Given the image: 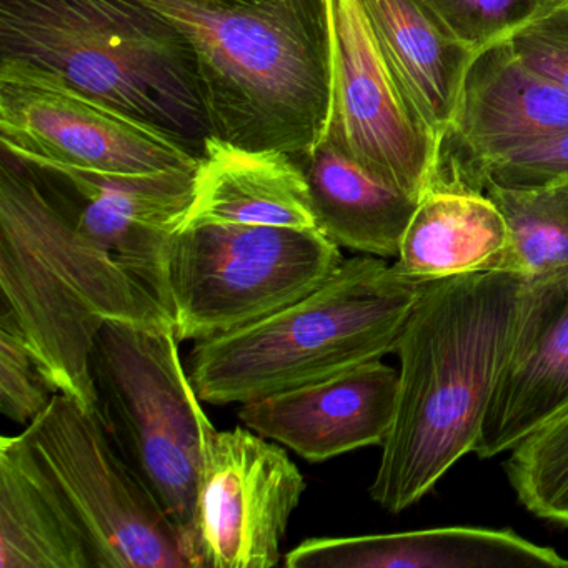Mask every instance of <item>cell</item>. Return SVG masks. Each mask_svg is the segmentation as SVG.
Wrapping results in <instances>:
<instances>
[{
  "label": "cell",
  "mask_w": 568,
  "mask_h": 568,
  "mask_svg": "<svg viewBox=\"0 0 568 568\" xmlns=\"http://www.w3.org/2000/svg\"><path fill=\"white\" fill-rule=\"evenodd\" d=\"M524 284V275L501 271L425 282L395 351L397 410L371 485L385 510L412 507L474 452Z\"/></svg>",
  "instance_id": "1"
},
{
  "label": "cell",
  "mask_w": 568,
  "mask_h": 568,
  "mask_svg": "<svg viewBox=\"0 0 568 568\" xmlns=\"http://www.w3.org/2000/svg\"><path fill=\"white\" fill-rule=\"evenodd\" d=\"M182 36L212 138L302 155L331 102L327 0H128Z\"/></svg>",
  "instance_id": "2"
},
{
  "label": "cell",
  "mask_w": 568,
  "mask_h": 568,
  "mask_svg": "<svg viewBox=\"0 0 568 568\" xmlns=\"http://www.w3.org/2000/svg\"><path fill=\"white\" fill-rule=\"evenodd\" d=\"M0 154V312L16 322L59 394L98 412L89 361L102 325L169 317L75 231L21 159Z\"/></svg>",
  "instance_id": "3"
},
{
  "label": "cell",
  "mask_w": 568,
  "mask_h": 568,
  "mask_svg": "<svg viewBox=\"0 0 568 568\" xmlns=\"http://www.w3.org/2000/svg\"><path fill=\"white\" fill-rule=\"evenodd\" d=\"M424 287L382 257L347 258L301 301L195 342L189 377L202 402L242 405L381 361L397 351Z\"/></svg>",
  "instance_id": "4"
},
{
  "label": "cell",
  "mask_w": 568,
  "mask_h": 568,
  "mask_svg": "<svg viewBox=\"0 0 568 568\" xmlns=\"http://www.w3.org/2000/svg\"><path fill=\"white\" fill-rule=\"evenodd\" d=\"M0 59L48 69L197 158L212 135L187 42L128 0H0Z\"/></svg>",
  "instance_id": "5"
},
{
  "label": "cell",
  "mask_w": 568,
  "mask_h": 568,
  "mask_svg": "<svg viewBox=\"0 0 568 568\" xmlns=\"http://www.w3.org/2000/svg\"><path fill=\"white\" fill-rule=\"evenodd\" d=\"M169 321H112L91 351L98 414L184 540L207 435L214 430Z\"/></svg>",
  "instance_id": "6"
},
{
  "label": "cell",
  "mask_w": 568,
  "mask_h": 568,
  "mask_svg": "<svg viewBox=\"0 0 568 568\" xmlns=\"http://www.w3.org/2000/svg\"><path fill=\"white\" fill-rule=\"evenodd\" d=\"M342 262L318 229L184 225L169 244L165 311L179 341L217 337L301 301Z\"/></svg>",
  "instance_id": "7"
},
{
  "label": "cell",
  "mask_w": 568,
  "mask_h": 568,
  "mask_svg": "<svg viewBox=\"0 0 568 568\" xmlns=\"http://www.w3.org/2000/svg\"><path fill=\"white\" fill-rule=\"evenodd\" d=\"M22 437L84 535L94 568H189L178 527L98 412L58 394Z\"/></svg>",
  "instance_id": "8"
},
{
  "label": "cell",
  "mask_w": 568,
  "mask_h": 568,
  "mask_svg": "<svg viewBox=\"0 0 568 568\" xmlns=\"http://www.w3.org/2000/svg\"><path fill=\"white\" fill-rule=\"evenodd\" d=\"M0 151L108 174L194 171L169 132L104 104L48 69L0 59Z\"/></svg>",
  "instance_id": "9"
},
{
  "label": "cell",
  "mask_w": 568,
  "mask_h": 568,
  "mask_svg": "<svg viewBox=\"0 0 568 568\" xmlns=\"http://www.w3.org/2000/svg\"><path fill=\"white\" fill-rule=\"evenodd\" d=\"M331 102L321 139L368 174L422 199L438 141L388 65L358 0H327Z\"/></svg>",
  "instance_id": "10"
},
{
  "label": "cell",
  "mask_w": 568,
  "mask_h": 568,
  "mask_svg": "<svg viewBox=\"0 0 568 568\" xmlns=\"http://www.w3.org/2000/svg\"><path fill=\"white\" fill-rule=\"evenodd\" d=\"M307 484L284 445L248 427L207 435L191 527L189 568H274Z\"/></svg>",
  "instance_id": "11"
},
{
  "label": "cell",
  "mask_w": 568,
  "mask_h": 568,
  "mask_svg": "<svg viewBox=\"0 0 568 568\" xmlns=\"http://www.w3.org/2000/svg\"><path fill=\"white\" fill-rule=\"evenodd\" d=\"M21 161L75 231L105 252L168 315L169 244L191 205L197 168L108 174L38 159Z\"/></svg>",
  "instance_id": "12"
},
{
  "label": "cell",
  "mask_w": 568,
  "mask_h": 568,
  "mask_svg": "<svg viewBox=\"0 0 568 568\" xmlns=\"http://www.w3.org/2000/svg\"><path fill=\"white\" fill-rule=\"evenodd\" d=\"M564 132L568 89L528 68L510 41L491 45L465 75L457 112L438 142L430 191L484 194L491 169Z\"/></svg>",
  "instance_id": "13"
},
{
  "label": "cell",
  "mask_w": 568,
  "mask_h": 568,
  "mask_svg": "<svg viewBox=\"0 0 568 568\" xmlns=\"http://www.w3.org/2000/svg\"><path fill=\"white\" fill-rule=\"evenodd\" d=\"M568 408V264L525 277L517 321L474 452L494 458Z\"/></svg>",
  "instance_id": "14"
},
{
  "label": "cell",
  "mask_w": 568,
  "mask_h": 568,
  "mask_svg": "<svg viewBox=\"0 0 568 568\" xmlns=\"http://www.w3.org/2000/svg\"><path fill=\"white\" fill-rule=\"evenodd\" d=\"M398 371L372 361L315 384L241 405L239 420L317 464L384 445L397 410Z\"/></svg>",
  "instance_id": "15"
},
{
  "label": "cell",
  "mask_w": 568,
  "mask_h": 568,
  "mask_svg": "<svg viewBox=\"0 0 568 568\" xmlns=\"http://www.w3.org/2000/svg\"><path fill=\"white\" fill-rule=\"evenodd\" d=\"M282 565L288 568H568V558L511 530L448 527L307 538L284 555Z\"/></svg>",
  "instance_id": "16"
},
{
  "label": "cell",
  "mask_w": 568,
  "mask_h": 568,
  "mask_svg": "<svg viewBox=\"0 0 568 568\" xmlns=\"http://www.w3.org/2000/svg\"><path fill=\"white\" fill-rule=\"evenodd\" d=\"M245 224L318 229L297 159L207 138L199 155L184 225Z\"/></svg>",
  "instance_id": "17"
},
{
  "label": "cell",
  "mask_w": 568,
  "mask_h": 568,
  "mask_svg": "<svg viewBox=\"0 0 568 568\" xmlns=\"http://www.w3.org/2000/svg\"><path fill=\"white\" fill-rule=\"evenodd\" d=\"M304 169L318 231L338 247L398 257L420 199L368 174L324 139L294 155Z\"/></svg>",
  "instance_id": "18"
},
{
  "label": "cell",
  "mask_w": 568,
  "mask_h": 568,
  "mask_svg": "<svg viewBox=\"0 0 568 568\" xmlns=\"http://www.w3.org/2000/svg\"><path fill=\"white\" fill-rule=\"evenodd\" d=\"M358 2L388 65L440 142L478 54L448 36L424 0Z\"/></svg>",
  "instance_id": "19"
},
{
  "label": "cell",
  "mask_w": 568,
  "mask_h": 568,
  "mask_svg": "<svg viewBox=\"0 0 568 568\" xmlns=\"http://www.w3.org/2000/svg\"><path fill=\"white\" fill-rule=\"evenodd\" d=\"M0 568H94L84 535L22 434L0 438Z\"/></svg>",
  "instance_id": "20"
},
{
  "label": "cell",
  "mask_w": 568,
  "mask_h": 568,
  "mask_svg": "<svg viewBox=\"0 0 568 568\" xmlns=\"http://www.w3.org/2000/svg\"><path fill=\"white\" fill-rule=\"evenodd\" d=\"M507 245V222L487 195L430 191L405 231L394 267L418 282L494 271Z\"/></svg>",
  "instance_id": "21"
},
{
  "label": "cell",
  "mask_w": 568,
  "mask_h": 568,
  "mask_svg": "<svg viewBox=\"0 0 568 568\" xmlns=\"http://www.w3.org/2000/svg\"><path fill=\"white\" fill-rule=\"evenodd\" d=\"M508 229V245L494 271L524 277L568 264V182L537 189L485 185Z\"/></svg>",
  "instance_id": "22"
},
{
  "label": "cell",
  "mask_w": 568,
  "mask_h": 568,
  "mask_svg": "<svg viewBox=\"0 0 568 568\" xmlns=\"http://www.w3.org/2000/svg\"><path fill=\"white\" fill-rule=\"evenodd\" d=\"M508 454L505 471L521 505L535 517L568 525V408Z\"/></svg>",
  "instance_id": "23"
},
{
  "label": "cell",
  "mask_w": 568,
  "mask_h": 568,
  "mask_svg": "<svg viewBox=\"0 0 568 568\" xmlns=\"http://www.w3.org/2000/svg\"><path fill=\"white\" fill-rule=\"evenodd\" d=\"M448 36L480 54L510 41L518 32L558 9L568 0H424Z\"/></svg>",
  "instance_id": "24"
},
{
  "label": "cell",
  "mask_w": 568,
  "mask_h": 568,
  "mask_svg": "<svg viewBox=\"0 0 568 568\" xmlns=\"http://www.w3.org/2000/svg\"><path fill=\"white\" fill-rule=\"evenodd\" d=\"M59 394L29 348L24 335L0 312V412L9 420L29 425L44 414Z\"/></svg>",
  "instance_id": "25"
},
{
  "label": "cell",
  "mask_w": 568,
  "mask_h": 568,
  "mask_svg": "<svg viewBox=\"0 0 568 568\" xmlns=\"http://www.w3.org/2000/svg\"><path fill=\"white\" fill-rule=\"evenodd\" d=\"M568 182V132L505 159L488 174L487 184L537 189Z\"/></svg>",
  "instance_id": "26"
},
{
  "label": "cell",
  "mask_w": 568,
  "mask_h": 568,
  "mask_svg": "<svg viewBox=\"0 0 568 568\" xmlns=\"http://www.w3.org/2000/svg\"><path fill=\"white\" fill-rule=\"evenodd\" d=\"M510 45L528 68L568 89V6L518 32Z\"/></svg>",
  "instance_id": "27"
}]
</instances>
